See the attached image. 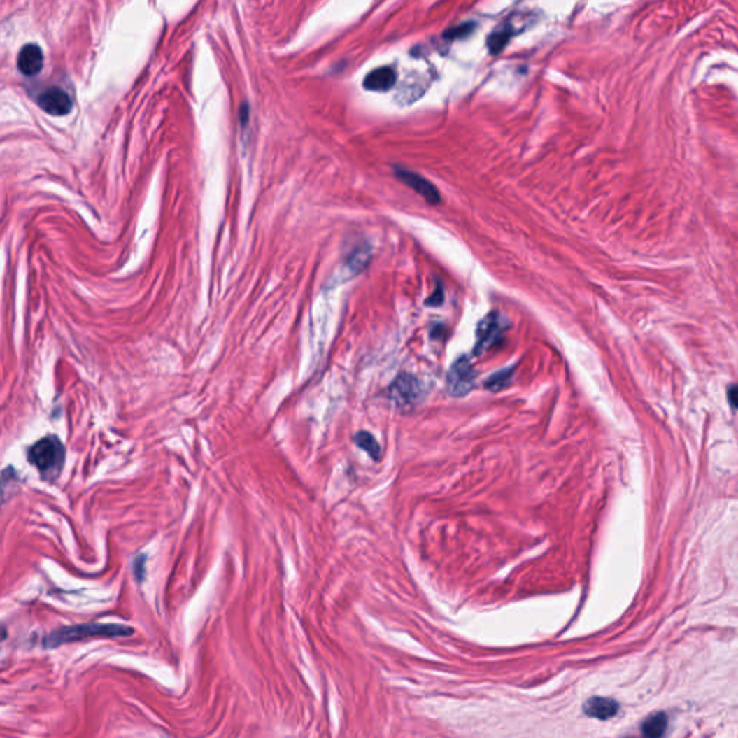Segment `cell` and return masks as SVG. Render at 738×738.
I'll list each match as a JSON object with an SVG mask.
<instances>
[{
    "label": "cell",
    "mask_w": 738,
    "mask_h": 738,
    "mask_svg": "<svg viewBox=\"0 0 738 738\" xmlns=\"http://www.w3.org/2000/svg\"><path fill=\"white\" fill-rule=\"evenodd\" d=\"M28 462L35 467L41 479L46 483H55L62 473L66 450L58 436L50 434L34 443L27 453Z\"/></svg>",
    "instance_id": "6da1fadb"
},
{
    "label": "cell",
    "mask_w": 738,
    "mask_h": 738,
    "mask_svg": "<svg viewBox=\"0 0 738 738\" xmlns=\"http://www.w3.org/2000/svg\"><path fill=\"white\" fill-rule=\"evenodd\" d=\"M133 627L126 625H101V623H84L74 626H62L51 632L43 639V648L54 649L66 644L91 639V637H126L133 634Z\"/></svg>",
    "instance_id": "7a4b0ae2"
},
{
    "label": "cell",
    "mask_w": 738,
    "mask_h": 738,
    "mask_svg": "<svg viewBox=\"0 0 738 738\" xmlns=\"http://www.w3.org/2000/svg\"><path fill=\"white\" fill-rule=\"evenodd\" d=\"M508 330V322L506 319L497 312L488 313L478 325V330H476V345H474V355H482L496 345L502 342L505 332Z\"/></svg>",
    "instance_id": "3957f363"
},
{
    "label": "cell",
    "mask_w": 738,
    "mask_h": 738,
    "mask_svg": "<svg viewBox=\"0 0 738 738\" xmlns=\"http://www.w3.org/2000/svg\"><path fill=\"white\" fill-rule=\"evenodd\" d=\"M390 397L401 410H413L424 397L421 381L410 374H401L390 387Z\"/></svg>",
    "instance_id": "277c9868"
},
{
    "label": "cell",
    "mask_w": 738,
    "mask_h": 738,
    "mask_svg": "<svg viewBox=\"0 0 738 738\" xmlns=\"http://www.w3.org/2000/svg\"><path fill=\"white\" fill-rule=\"evenodd\" d=\"M476 383V371L467 356H460L448 369L446 378V390L448 395L460 398L471 392Z\"/></svg>",
    "instance_id": "5b68a950"
},
{
    "label": "cell",
    "mask_w": 738,
    "mask_h": 738,
    "mask_svg": "<svg viewBox=\"0 0 738 738\" xmlns=\"http://www.w3.org/2000/svg\"><path fill=\"white\" fill-rule=\"evenodd\" d=\"M395 176L399 182L411 187L416 194L424 198V201L430 205H439L441 202V197L439 194L437 187L428 182L425 178L420 176L416 172L406 171V169H395Z\"/></svg>",
    "instance_id": "8992f818"
},
{
    "label": "cell",
    "mask_w": 738,
    "mask_h": 738,
    "mask_svg": "<svg viewBox=\"0 0 738 738\" xmlns=\"http://www.w3.org/2000/svg\"><path fill=\"white\" fill-rule=\"evenodd\" d=\"M38 104L43 111L51 115H65L73 108L69 95L57 87L46 90L43 94H41L38 99Z\"/></svg>",
    "instance_id": "52a82bcc"
},
{
    "label": "cell",
    "mask_w": 738,
    "mask_h": 738,
    "mask_svg": "<svg viewBox=\"0 0 738 738\" xmlns=\"http://www.w3.org/2000/svg\"><path fill=\"white\" fill-rule=\"evenodd\" d=\"M43 66L42 50L35 43H28L20 50L17 55V68L22 74L28 77L36 76Z\"/></svg>",
    "instance_id": "ba28073f"
},
{
    "label": "cell",
    "mask_w": 738,
    "mask_h": 738,
    "mask_svg": "<svg viewBox=\"0 0 738 738\" xmlns=\"http://www.w3.org/2000/svg\"><path fill=\"white\" fill-rule=\"evenodd\" d=\"M397 83L395 71L390 66H379L365 77L364 87L369 91H388Z\"/></svg>",
    "instance_id": "9c48e42d"
},
{
    "label": "cell",
    "mask_w": 738,
    "mask_h": 738,
    "mask_svg": "<svg viewBox=\"0 0 738 738\" xmlns=\"http://www.w3.org/2000/svg\"><path fill=\"white\" fill-rule=\"evenodd\" d=\"M583 709H584L586 716H588V717L599 718V720H609V718L616 716L617 711H618V705L613 700L596 697V698L588 700L584 704Z\"/></svg>",
    "instance_id": "30bf717a"
},
{
    "label": "cell",
    "mask_w": 738,
    "mask_h": 738,
    "mask_svg": "<svg viewBox=\"0 0 738 738\" xmlns=\"http://www.w3.org/2000/svg\"><path fill=\"white\" fill-rule=\"evenodd\" d=\"M515 369H516L515 367H511V368H506V369H502V371L493 374L485 383V388L492 392H499V391L505 390L512 383Z\"/></svg>",
    "instance_id": "8fae6325"
},
{
    "label": "cell",
    "mask_w": 738,
    "mask_h": 738,
    "mask_svg": "<svg viewBox=\"0 0 738 738\" xmlns=\"http://www.w3.org/2000/svg\"><path fill=\"white\" fill-rule=\"evenodd\" d=\"M513 35V31L511 27H504L501 29L495 31L489 38H488V48H489V52L490 54H499L501 52L504 48L506 46V43L509 42V39L512 38Z\"/></svg>",
    "instance_id": "7c38bea8"
},
{
    "label": "cell",
    "mask_w": 738,
    "mask_h": 738,
    "mask_svg": "<svg viewBox=\"0 0 738 738\" xmlns=\"http://www.w3.org/2000/svg\"><path fill=\"white\" fill-rule=\"evenodd\" d=\"M353 441H355V444L358 446L360 448L365 450L367 453H368L374 460H379V457H381V446L378 444V441L375 440V437H374L371 433H368V432H360L358 434H355Z\"/></svg>",
    "instance_id": "4fadbf2b"
},
{
    "label": "cell",
    "mask_w": 738,
    "mask_h": 738,
    "mask_svg": "<svg viewBox=\"0 0 738 738\" xmlns=\"http://www.w3.org/2000/svg\"><path fill=\"white\" fill-rule=\"evenodd\" d=\"M369 250L368 248H364V247H360L358 250H355L350 257H349V269L353 270L355 273H361L362 270H365L367 264L369 263Z\"/></svg>",
    "instance_id": "5bb4252c"
},
{
    "label": "cell",
    "mask_w": 738,
    "mask_h": 738,
    "mask_svg": "<svg viewBox=\"0 0 738 738\" xmlns=\"http://www.w3.org/2000/svg\"><path fill=\"white\" fill-rule=\"evenodd\" d=\"M666 717L663 716V714H658V716L649 718L645 724H644V728H641V731H644L645 735L648 737H658V735H662L665 728H666Z\"/></svg>",
    "instance_id": "9a60e30c"
},
{
    "label": "cell",
    "mask_w": 738,
    "mask_h": 738,
    "mask_svg": "<svg viewBox=\"0 0 738 738\" xmlns=\"http://www.w3.org/2000/svg\"><path fill=\"white\" fill-rule=\"evenodd\" d=\"M476 29V25L473 22H467V23H463V25H459V27H453L447 29L443 36L446 39H450V41H455V39H462V38H466L469 35H471Z\"/></svg>",
    "instance_id": "2e32d148"
},
{
    "label": "cell",
    "mask_w": 738,
    "mask_h": 738,
    "mask_svg": "<svg viewBox=\"0 0 738 738\" xmlns=\"http://www.w3.org/2000/svg\"><path fill=\"white\" fill-rule=\"evenodd\" d=\"M146 560H148L146 555H139V557L134 560V562H133L134 577H136V580H137L139 583H141L143 579H145V576H146V567H145Z\"/></svg>",
    "instance_id": "e0dca14e"
},
{
    "label": "cell",
    "mask_w": 738,
    "mask_h": 738,
    "mask_svg": "<svg viewBox=\"0 0 738 738\" xmlns=\"http://www.w3.org/2000/svg\"><path fill=\"white\" fill-rule=\"evenodd\" d=\"M727 397H728V401L731 406L734 409H738V384H734L728 388L727 391Z\"/></svg>",
    "instance_id": "ac0fdd59"
},
{
    "label": "cell",
    "mask_w": 738,
    "mask_h": 738,
    "mask_svg": "<svg viewBox=\"0 0 738 738\" xmlns=\"http://www.w3.org/2000/svg\"><path fill=\"white\" fill-rule=\"evenodd\" d=\"M441 301H443V293H441V289L437 288V292L430 299H428L425 303L427 304H433V306H439V304H441Z\"/></svg>",
    "instance_id": "d6986e66"
}]
</instances>
